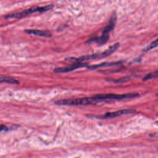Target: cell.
Listing matches in <instances>:
<instances>
[{"label":"cell","mask_w":158,"mask_h":158,"mask_svg":"<svg viewBox=\"0 0 158 158\" xmlns=\"http://www.w3.org/2000/svg\"><path fill=\"white\" fill-rule=\"evenodd\" d=\"M119 47H120V44L118 43H115L113 46H110L107 50L103 51L102 52L96 53V54L87 55V56H83L79 57L78 58L68 57V58H65V60L70 61V62H83L86 60H95V59L104 58V57H106L110 56L113 52H114L115 51L117 50V49Z\"/></svg>","instance_id":"cell-1"},{"label":"cell","mask_w":158,"mask_h":158,"mask_svg":"<svg viewBox=\"0 0 158 158\" xmlns=\"http://www.w3.org/2000/svg\"><path fill=\"white\" fill-rule=\"evenodd\" d=\"M100 102L101 101L94 96L93 97L83 98L60 99L55 101V104L62 106H88L96 104Z\"/></svg>","instance_id":"cell-2"},{"label":"cell","mask_w":158,"mask_h":158,"mask_svg":"<svg viewBox=\"0 0 158 158\" xmlns=\"http://www.w3.org/2000/svg\"><path fill=\"white\" fill-rule=\"evenodd\" d=\"M53 5H47L44 6H35L30 9H26L22 12L10 14L6 15L5 19H21L25 17L30 14L36 13V12H44L48 10H49L53 8Z\"/></svg>","instance_id":"cell-3"},{"label":"cell","mask_w":158,"mask_h":158,"mask_svg":"<svg viewBox=\"0 0 158 158\" xmlns=\"http://www.w3.org/2000/svg\"><path fill=\"white\" fill-rule=\"evenodd\" d=\"M96 98L99 99L101 102L106 101L107 100H122L125 99L134 98L139 96L138 93H127L122 94H101L94 96Z\"/></svg>","instance_id":"cell-4"},{"label":"cell","mask_w":158,"mask_h":158,"mask_svg":"<svg viewBox=\"0 0 158 158\" xmlns=\"http://www.w3.org/2000/svg\"><path fill=\"white\" fill-rule=\"evenodd\" d=\"M136 110L134 109H122L117 110L115 112H107L106 113L103 115H99V116H96V118L99 119H106V118H114L119 116H122L126 114H133Z\"/></svg>","instance_id":"cell-5"},{"label":"cell","mask_w":158,"mask_h":158,"mask_svg":"<svg viewBox=\"0 0 158 158\" xmlns=\"http://www.w3.org/2000/svg\"><path fill=\"white\" fill-rule=\"evenodd\" d=\"M88 65V64L83 63V62H75L74 64L70 65L69 66L55 68L54 69V72L55 73H66V72L73 71L80 67H86Z\"/></svg>","instance_id":"cell-6"},{"label":"cell","mask_w":158,"mask_h":158,"mask_svg":"<svg viewBox=\"0 0 158 158\" xmlns=\"http://www.w3.org/2000/svg\"><path fill=\"white\" fill-rule=\"evenodd\" d=\"M116 20H117V15H116V14L114 13L112 15V16L110 17L109 23L103 29L102 32V35H101L102 36L107 37V38H109V34L114 29V28L115 25Z\"/></svg>","instance_id":"cell-7"},{"label":"cell","mask_w":158,"mask_h":158,"mask_svg":"<svg viewBox=\"0 0 158 158\" xmlns=\"http://www.w3.org/2000/svg\"><path fill=\"white\" fill-rule=\"evenodd\" d=\"M26 33L30 34V35H33L35 36H41V37H45V38H49L51 37L52 34L51 32L49 31H45V30H25L24 31Z\"/></svg>","instance_id":"cell-8"},{"label":"cell","mask_w":158,"mask_h":158,"mask_svg":"<svg viewBox=\"0 0 158 158\" xmlns=\"http://www.w3.org/2000/svg\"><path fill=\"white\" fill-rule=\"evenodd\" d=\"M122 62L118 61V62H105L99 64L93 65H88L86 67L89 70H95L96 69H99L101 67H110V66H115L121 65Z\"/></svg>","instance_id":"cell-9"},{"label":"cell","mask_w":158,"mask_h":158,"mask_svg":"<svg viewBox=\"0 0 158 158\" xmlns=\"http://www.w3.org/2000/svg\"><path fill=\"white\" fill-rule=\"evenodd\" d=\"M0 83H7L15 85H18L19 83V81H17L16 79L10 77L4 76H0Z\"/></svg>","instance_id":"cell-10"},{"label":"cell","mask_w":158,"mask_h":158,"mask_svg":"<svg viewBox=\"0 0 158 158\" xmlns=\"http://www.w3.org/2000/svg\"><path fill=\"white\" fill-rule=\"evenodd\" d=\"M155 78H158V70H156L152 72L149 73L143 78V81H147V80L153 79Z\"/></svg>","instance_id":"cell-11"},{"label":"cell","mask_w":158,"mask_h":158,"mask_svg":"<svg viewBox=\"0 0 158 158\" xmlns=\"http://www.w3.org/2000/svg\"><path fill=\"white\" fill-rule=\"evenodd\" d=\"M157 46H158V38H157L156 40H154V41H152V43H151L144 49V51H146V52L152 50V49H154V48H156V47H157Z\"/></svg>","instance_id":"cell-12"},{"label":"cell","mask_w":158,"mask_h":158,"mask_svg":"<svg viewBox=\"0 0 158 158\" xmlns=\"http://www.w3.org/2000/svg\"><path fill=\"white\" fill-rule=\"evenodd\" d=\"M130 80V78L128 77H124L122 78H120L117 80H114V83H125L128 81Z\"/></svg>","instance_id":"cell-13"},{"label":"cell","mask_w":158,"mask_h":158,"mask_svg":"<svg viewBox=\"0 0 158 158\" xmlns=\"http://www.w3.org/2000/svg\"><path fill=\"white\" fill-rule=\"evenodd\" d=\"M7 130V128L6 126L2 125H0V131H6V130Z\"/></svg>","instance_id":"cell-14"},{"label":"cell","mask_w":158,"mask_h":158,"mask_svg":"<svg viewBox=\"0 0 158 158\" xmlns=\"http://www.w3.org/2000/svg\"><path fill=\"white\" fill-rule=\"evenodd\" d=\"M157 96H158V93H157Z\"/></svg>","instance_id":"cell-15"}]
</instances>
